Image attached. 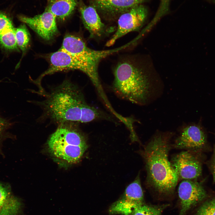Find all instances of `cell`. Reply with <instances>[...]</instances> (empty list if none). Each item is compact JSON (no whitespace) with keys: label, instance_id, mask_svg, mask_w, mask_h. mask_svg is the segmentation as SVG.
Masks as SVG:
<instances>
[{"label":"cell","instance_id":"6da1fadb","mask_svg":"<svg viewBox=\"0 0 215 215\" xmlns=\"http://www.w3.org/2000/svg\"><path fill=\"white\" fill-rule=\"evenodd\" d=\"M148 64L135 57L120 60L113 70L112 88L116 95L136 104H145L152 96L156 79Z\"/></svg>","mask_w":215,"mask_h":215},{"label":"cell","instance_id":"7a4b0ae2","mask_svg":"<svg viewBox=\"0 0 215 215\" xmlns=\"http://www.w3.org/2000/svg\"><path fill=\"white\" fill-rule=\"evenodd\" d=\"M170 136L169 134L156 135L141 152L145 163L146 184L161 195L173 194L179 181L168 159Z\"/></svg>","mask_w":215,"mask_h":215},{"label":"cell","instance_id":"3957f363","mask_svg":"<svg viewBox=\"0 0 215 215\" xmlns=\"http://www.w3.org/2000/svg\"><path fill=\"white\" fill-rule=\"evenodd\" d=\"M42 102L47 115L61 124L67 122L83 123L92 106L88 105L81 90L65 81L46 94Z\"/></svg>","mask_w":215,"mask_h":215},{"label":"cell","instance_id":"277c9868","mask_svg":"<svg viewBox=\"0 0 215 215\" xmlns=\"http://www.w3.org/2000/svg\"><path fill=\"white\" fill-rule=\"evenodd\" d=\"M65 122L51 135L47 146L50 154L60 162L67 164L76 163L88 146L87 138L74 122Z\"/></svg>","mask_w":215,"mask_h":215},{"label":"cell","instance_id":"5b68a950","mask_svg":"<svg viewBox=\"0 0 215 215\" xmlns=\"http://www.w3.org/2000/svg\"><path fill=\"white\" fill-rule=\"evenodd\" d=\"M50 66L34 81L38 87L44 76L65 70H78L85 73L90 78L98 94H103L104 90L98 73V66L84 61L60 49L51 53L49 57Z\"/></svg>","mask_w":215,"mask_h":215},{"label":"cell","instance_id":"8992f818","mask_svg":"<svg viewBox=\"0 0 215 215\" xmlns=\"http://www.w3.org/2000/svg\"><path fill=\"white\" fill-rule=\"evenodd\" d=\"M60 49L76 57L98 66L102 59L121 50L120 47L109 50H94L87 47L82 39L71 35L65 36Z\"/></svg>","mask_w":215,"mask_h":215},{"label":"cell","instance_id":"52a82bcc","mask_svg":"<svg viewBox=\"0 0 215 215\" xmlns=\"http://www.w3.org/2000/svg\"><path fill=\"white\" fill-rule=\"evenodd\" d=\"M147 9L141 4L136 5L122 14L117 20V29L106 46L110 47L116 40L129 33L138 31L141 29L146 19Z\"/></svg>","mask_w":215,"mask_h":215},{"label":"cell","instance_id":"ba28073f","mask_svg":"<svg viewBox=\"0 0 215 215\" xmlns=\"http://www.w3.org/2000/svg\"><path fill=\"white\" fill-rule=\"evenodd\" d=\"M78 5L83 24L88 31L90 38L100 40L114 30V28L108 27L102 22L93 7L86 5L82 0H79Z\"/></svg>","mask_w":215,"mask_h":215},{"label":"cell","instance_id":"9c48e42d","mask_svg":"<svg viewBox=\"0 0 215 215\" xmlns=\"http://www.w3.org/2000/svg\"><path fill=\"white\" fill-rule=\"evenodd\" d=\"M178 180H193L201 174V165L189 150L182 151L174 156L171 161Z\"/></svg>","mask_w":215,"mask_h":215},{"label":"cell","instance_id":"30bf717a","mask_svg":"<svg viewBox=\"0 0 215 215\" xmlns=\"http://www.w3.org/2000/svg\"><path fill=\"white\" fill-rule=\"evenodd\" d=\"M178 192L180 205L179 215H185L207 196L202 185L192 180H182L179 186Z\"/></svg>","mask_w":215,"mask_h":215},{"label":"cell","instance_id":"8fae6325","mask_svg":"<svg viewBox=\"0 0 215 215\" xmlns=\"http://www.w3.org/2000/svg\"><path fill=\"white\" fill-rule=\"evenodd\" d=\"M147 0H90V5L105 19L112 21L117 20L120 15L133 7Z\"/></svg>","mask_w":215,"mask_h":215},{"label":"cell","instance_id":"7c38bea8","mask_svg":"<svg viewBox=\"0 0 215 215\" xmlns=\"http://www.w3.org/2000/svg\"><path fill=\"white\" fill-rule=\"evenodd\" d=\"M56 16L47 9L42 13L30 17L21 16L19 20L27 24L43 39H50L57 33Z\"/></svg>","mask_w":215,"mask_h":215},{"label":"cell","instance_id":"4fadbf2b","mask_svg":"<svg viewBox=\"0 0 215 215\" xmlns=\"http://www.w3.org/2000/svg\"><path fill=\"white\" fill-rule=\"evenodd\" d=\"M206 139V134L201 125L191 124L182 129L173 146L177 149L198 150L205 145Z\"/></svg>","mask_w":215,"mask_h":215},{"label":"cell","instance_id":"5bb4252c","mask_svg":"<svg viewBox=\"0 0 215 215\" xmlns=\"http://www.w3.org/2000/svg\"><path fill=\"white\" fill-rule=\"evenodd\" d=\"M121 203L128 208L137 207L144 203V194L139 174L126 188L120 199Z\"/></svg>","mask_w":215,"mask_h":215},{"label":"cell","instance_id":"9a60e30c","mask_svg":"<svg viewBox=\"0 0 215 215\" xmlns=\"http://www.w3.org/2000/svg\"><path fill=\"white\" fill-rule=\"evenodd\" d=\"M21 207L20 202L0 184V215H19Z\"/></svg>","mask_w":215,"mask_h":215},{"label":"cell","instance_id":"2e32d148","mask_svg":"<svg viewBox=\"0 0 215 215\" xmlns=\"http://www.w3.org/2000/svg\"><path fill=\"white\" fill-rule=\"evenodd\" d=\"M78 3L77 0H48L46 9L56 17L64 20L72 13Z\"/></svg>","mask_w":215,"mask_h":215},{"label":"cell","instance_id":"e0dca14e","mask_svg":"<svg viewBox=\"0 0 215 215\" xmlns=\"http://www.w3.org/2000/svg\"><path fill=\"white\" fill-rule=\"evenodd\" d=\"M168 204L162 205H151L144 203L136 208L132 215H162Z\"/></svg>","mask_w":215,"mask_h":215},{"label":"cell","instance_id":"ac0fdd59","mask_svg":"<svg viewBox=\"0 0 215 215\" xmlns=\"http://www.w3.org/2000/svg\"><path fill=\"white\" fill-rule=\"evenodd\" d=\"M15 35L17 45L24 54L30 39L29 33L24 24L15 29Z\"/></svg>","mask_w":215,"mask_h":215},{"label":"cell","instance_id":"d6986e66","mask_svg":"<svg viewBox=\"0 0 215 215\" xmlns=\"http://www.w3.org/2000/svg\"><path fill=\"white\" fill-rule=\"evenodd\" d=\"M14 28L0 33V44L10 50H17Z\"/></svg>","mask_w":215,"mask_h":215},{"label":"cell","instance_id":"ffe728a7","mask_svg":"<svg viewBox=\"0 0 215 215\" xmlns=\"http://www.w3.org/2000/svg\"><path fill=\"white\" fill-rule=\"evenodd\" d=\"M196 215H215V198L204 202L197 210Z\"/></svg>","mask_w":215,"mask_h":215},{"label":"cell","instance_id":"44dd1931","mask_svg":"<svg viewBox=\"0 0 215 215\" xmlns=\"http://www.w3.org/2000/svg\"><path fill=\"white\" fill-rule=\"evenodd\" d=\"M13 28L10 18L5 13L0 11V33Z\"/></svg>","mask_w":215,"mask_h":215},{"label":"cell","instance_id":"7402d4cb","mask_svg":"<svg viewBox=\"0 0 215 215\" xmlns=\"http://www.w3.org/2000/svg\"><path fill=\"white\" fill-rule=\"evenodd\" d=\"M211 168L213 176L214 182H215V145L214 146L213 154L211 164Z\"/></svg>","mask_w":215,"mask_h":215},{"label":"cell","instance_id":"603a6c76","mask_svg":"<svg viewBox=\"0 0 215 215\" xmlns=\"http://www.w3.org/2000/svg\"><path fill=\"white\" fill-rule=\"evenodd\" d=\"M0 127H1V125H0Z\"/></svg>","mask_w":215,"mask_h":215}]
</instances>
